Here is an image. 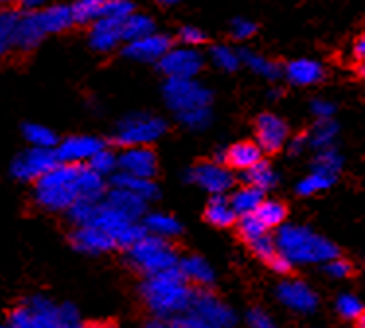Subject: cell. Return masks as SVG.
Here are the masks:
<instances>
[{
    "label": "cell",
    "instance_id": "obj_58",
    "mask_svg": "<svg viewBox=\"0 0 365 328\" xmlns=\"http://www.w3.org/2000/svg\"><path fill=\"white\" fill-rule=\"evenodd\" d=\"M158 4H163V6H174V4H178L180 0H157Z\"/></svg>",
    "mask_w": 365,
    "mask_h": 328
},
{
    "label": "cell",
    "instance_id": "obj_19",
    "mask_svg": "<svg viewBox=\"0 0 365 328\" xmlns=\"http://www.w3.org/2000/svg\"><path fill=\"white\" fill-rule=\"evenodd\" d=\"M123 41L121 38V22L108 16H100L92 22L88 43L98 53H110Z\"/></svg>",
    "mask_w": 365,
    "mask_h": 328
},
{
    "label": "cell",
    "instance_id": "obj_12",
    "mask_svg": "<svg viewBox=\"0 0 365 328\" xmlns=\"http://www.w3.org/2000/svg\"><path fill=\"white\" fill-rule=\"evenodd\" d=\"M158 68L168 78H192L203 68V55L195 47H178L168 49L158 59Z\"/></svg>",
    "mask_w": 365,
    "mask_h": 328
},
{
    "label": "cell",
    "instance_id": "obj_47",
    "mask_svg": "<svg viewBox=\"0 0 365 328\" xmlns=\"http://www.w3.org/2000/svg\"><path fill=\"white\" fill-rule=\"evenodd\" d=\"M133 4L129 0H106L104 4V14L108 18H113V20H120L123 22L127 16L133 12Z\"/></svg>",
    "mask_w": 365,
    "mask_h": 328
},
{
    "label": "cell",
    "instance_id": "obj_24",
    "mask_svg": "<svg viewBox=\"0 0 365 328\" xmlns=\"http://www.w3.org/2000/svg\"><path fill=\"white\" fill-rule=\"evenodd\" d=\"M262 160V149L258 143L254 141H240L231 145L225 153L223 163H227L235 170H246L254 164Z\"/></svg>",
    "mask_w": 365,
    "mask_h": 328
},
{
    "label": "cell",
    "instance_id": "obj_56",
    "mask_svg": "<svg viewBox=\"0 0 365 328\" xmlns=\"http://www.w3.org/2000/svg\"><path fill=\"white\" fill-rule=\"evenodd\" d=\"M354 57L361 63L365 61V36H359L356 39V43H354Z\"/></svg>",
    "mask_w": 365,
    "mask_h": 328
},
{
    "label": "cell",
    "instance_id": "obj_59",
    "mask_svg": "<svg viewBox=\"0 0 365 328\" xmlns=\"http://www.w3.org/2000/svg\"><path fill=\"white\" fill-rule=\"evenodd\" d=\"M269 98H272V100H277V98H282V90H272V92H269Z\"/></svg>",
    "mask_w": 365,
    "mask_h": 328
},
{
    "label": "cell",
    "instance_id": "obj_7",
    "mask_svg": "<svg viewBox=\"0 0 365 328\" xmlns=\"http://www.w3.org/2000/svg\"><path fill=\"white\" fill-rule=\"evenodd\" d=\"M6 322L14 328H59V305L45 295H34L14 307Z\"/></svg>",
    "mask_w": 365,
    "mask_h": 328
},
{
    "label": "cell",
    "instance_id": "obj_2",
    "mask_svg": "<svg viewBox=\"0 0 365 328\" xmlns=\"http://www.w3.org/2000/svg\"><path fill=\"white\" fill-rule=\"evenodd\" d=\"M274 239L277 252L284 254L293 264H324L338 256L334 242L301 225H279Z\"/></svg>",
    "mask_w": 365,
    "mask_h": 328
},
{
    "label": "cell",
    "instance_id": "obj_55",
    "mask_svg": "<svg viewBox=\"0 0 365 328\" xmlns=\"http://www.w3.org/2000/svg\"><path fill=\"white\" fill-rule=\"evenodd\" d=\"M307 145H309V135H295L293 139L287 141V149L291 155H299V153H303Z\"/></svg>",
    "mask_w": 365,
    "mask_h": 328
},
{
    "label": "cell",
    "instance_id": "obj_37",
    "mask_svg": "<svg viewBox=\"0 0 365 328\" xmlns=\"http://www.w3.org/2000/svg\"><path fill=\"white\" fill-rule=\"evenodd\" d=\"M336 182V176H330V174H324V172L313 170L307 178H303L297 184V194L299 195H314L319 194V192H324L328 188L332 186Z\"/></svg>",
    "mask_w": 365,
    "mask_h": 328
},
{
    "label": "cell",
    "instance_id": "obj_46",
    "mask_svg": "<svg viewBox=\"0 0 365 328\" xmlns=\"http://www.w3.org/2000/svg\"><path fill=\"white\" fill-rule=\"evenodd\" d=\"M248 245H250V248H252V252L264 262H269L277 254L276 239H274V237H269L268 232L260 235L258 239L250 240Z\"/></svg>",
    "mask_w": 365,
    "mask_h": 328
},
{
    "label": "cell",
    "instance_id": "obj_61",
    "mask_svg": "<svg viewBox=\"0 0 365 328\" xmlns=\"http://www.w3.org/2000/svg\"><path fill=\"white\" fill-rule=\"evenodd\" d=\"M359 75L365 78V61H361V63H359Z\"/></svg>",
    "mask_w": 365,
    "mask_h": 328
},
{
    "label": "cell",
    "instance_id": "obj_39",
    "mask_svg": "<svg viewBox=\"0 0 365 328\" xmlns=\"http://www.w3.org/2000/svg\"><path fill=\"white\" fill-rule=\"evenodd\" d=\"M211 63L217 68H221L225 73H232L240 67V55L239 51L231 49L229 45H215L211 51H209Z\"/></svg>",
    "mask_w": 365,
    "mask_h": 328
},
{
    "label": "cell",
    "instance_id": "obj_20",
    "mask_svg": "<svg viewBox=\"0 0 365 328\" xmlns=\"http://www.w3.org/2000/svg\"><path fill=\"white\" fill-rule=\"evenodd\" d=\"M45 36V30L39 24L38 12H26L24 16H18L14 26V36H12V47L20 51H34Z\"/></svg>",
    "mask_w": 365,
    "mask_h": 328
},
{
    "label": "cell",
    "instance_id": "obj_18",
    "mask_svg": "<svg viewBox=\"0 0 365 328\" xmlns=\"http://www.w3.org/2000/svg\"><path fill=\"white\" fill-rule=\"evenodd\" d=\"M170 49V39L166 36H160L157 31H153L149 36L135 41H127L125 57L139 63H158L164 53Z\"/></svg>",
    "mask_w": 365,
    "mask_h": 328
},
{
    "label": "cell",
    "instance_id": "obj_35",
    "mask_svg": "<svg viewBox=\"0 0 365 328\" xmlns=\"http://www.w3.org/2000/svg\"><path fill=\"white\" fill-rule=\"evenodd\" d=\"M22 135L31 147H43V149H55L57 145V135L53 129L41 123H26L22 127Z\"/></svg>",
    "mask_w": 365,
    "mask_h": 328
},
{
    "label": "cell",
    "instance_id": "obj_62",
    "mask_svg": "<svg viewBox=\"0 0 365 328\" xmlns=\"http://www.w3.org/2000/svg\"><path fill=\"white\" fill-rule=\"evenodd\" d=\"M359 327L365 328V309H364V313L359 314Z\"/></svg>",
    "mask_w": 365,
    "mask_h": 328
},
{
    "label": "cell",
    "instance_id": "obj_43",
    "mask_svg": "<svg viewBox=\"0 0 365 328\" xmlns=\"http://www.w3.org/2000/svg\"><path fill=\"white\" fill-rule=\"evenodd\" d=\"M336 311L346 321H356L359 319V314L364 313V301L356 297L354 293H342L336 299Z\"/></svg>",
    "mask_w": 365,
    "mask_h": 328
},
{
    "label": "cell",
    "instance_id": "obj_13",
    "mask_svg": "<svg viewBox=\"0 0 365 328\" xmlns=\"http://www.w3.org/2000/svg\"><path fill=\"white\" fill-rule=\"evenodd\" d=\"M276 295L279 303L297 314H311L319 307V297L305 282L299 280H287L277 285Z\"/></svg>",
    "mask_w": 365,
    "mask_h": 328
},
{
    "label": "cell",
    "instance_id": "obj_30",
    "mask_svg": "<svg viewBox=\"0 0 365 328\" xmlns=\"http://www.w3.org/2000/svg\"><path fill=\"white\" fill-rule=\"evenodd\" d=\"M242 178H245L246 184L260 188V190H264V192L277 184L276 170H274V168H272V164L266 163V160H258L254 166L242 170Z\"/></svg>",
    "mask_w": 365,
    "mask_h": 328
},
{
    "label": "cell",
    "instance_id": "obj_14",
    "mask_svg": "<svg viewBox=\"0 0 365 328\" xmlns=\"http://www.w3.org/2000/svg\"><path fill=\"white\" fill-rule=\"evenodd\" d=\"M289 139V127L276 113H260L256 120V143L262 153H277Z\"/></svg>",
    "mask_w": 365,
    "mask_h": 328
},
{
    "label": "cell",
    "instance_id": "obj_8",
    "mask_svg": "<svg viewBox=\"0 0 365 328\" xmlns=\"http://www.w3.org/2000/svg\"><path fill=\"white\" fill-rule=\"evenodd\" d=\"M164 102L170 108L172 112L182 113L187 110H195V108H203V106L211 104L213 94L211 90L205 88L202 82L192 78H168L163 88Z\"/></svg>",
    "mask_w": 365,
    "mask_h": 328
},
{
    "label": "cell",
    "instance_id": "obj_4",
    "mask_svg": "<svg viewBox=\"0 0 365 328\" xmlns=\"http://www.w3.org/2000/svg\"><path fill=\"white\" fill-rule=\"evenodd\" d=\"M174 327L184 328H229L237 324V314L231 307L209 291H192L190 305L184 313L172 319Z\"/></svg>",
    "mask_w": 365,
    "mask_h": 328
},
{
    "label": "cell",
    "instance_id": "obj_6",
    "mask_svg": "<svg viewBox=\"0 0 365 328\" xmlns=\"http://www.w3.org/2000/svg\"><path fill=\"white\" fill-rule=\"evenodd\" d=\"M166 121L153 113H129L115 127L113 141L120 147H143V145H153L166 133Z\"/></svg>",
    "mask_w": 365,
    "mask_h": 328
},
{
    "label": "cell",
    "instance_id": "obj_25",
    "mask_svg": "<svg viewBox=\"0 0 365 328\" xmlns=\"http://www.w3.org/2000/svg\"><path fill=\"white\" fill-rule=\"evenodd\" d=\"M112 184L141 195L143 200H147V202H153V200L158 198V186L153 182V178H141V176H133V174L120 170L112 174Z\"/></svg>",
    "mask_w": 365,
    "mask_h": 328
},
{
    "label": "cell",
    "instance_id": "obj_41",
    "mask_svg": "<svg viewBox=\"0 0 365 328\" xmlns=\"http://www.w3.org/2000/svg\"><path fill=\"white\" fill-rule=\"evenodd\" d=\"M88 166L92 170H96L98 174H102V176H110V174L118 170V155L113 150L102 147L92 155V158L88 160Z\"/></svg>",
    "mask_w": 365,
    "mask_h": 328
},
{
    "label": "cell",
    "instance_id": "obj_48",
    "mask_svg": "<svg viewBox=\"0 0 365 328\" xmlns=\"http://www.w3.org/2000/svg\"><path fill=\"white\" fill-rule=\"evenodd\" d=\"M81 324V313L75 305H71V303L59 305V328H76Z\"/></svg>",
    "mask_w": 365,
    "mask_h": 328
},
{
    "label": "cell",
    "instance_id": "obj_36",
    "mask_svg": "<svg viewBox=\"0 0 365 328\" xmlns=\"http://www.w3.org/2000/svg\"><path fill=\"white\" fill-rule=\"evenodd\" d=\"M100 205V202L96 200H90V198H76L75 202L71 203L67 209L68 221L78 225H88L92 223V219L96 215V209Z\"/></svg>",
    "mask_w": 365,
    "mask_h": 328
},
{
    "label": "cell",
    "instance_id": "obj_3",
    "mask_svg": "<svg viewBox=\"0 0 365 328\" xmlns=\"http://www.w3.org/2000/svg\"><path fill=\"white\" fill-rule=\"evenodd\" d=\"M78 172L81 164H55L51 170L34 182L36 203L51 213L67 211L68 205L78 198Z\"/></svg>",
    "mask_w": 365,
    "mask_h": 328
},
{
    "label": "cell",
    "instance_id": "obj_38",
    "mask_svg": "<svg viewBox=\"0 0 365 328\" xmlns=\"http://www.w3.org/2000/svg\"><path fill=\"white\" fill-rule=\"evenodd\" d=\"M106 0H75L73 4V16H75V24H92L104 14Z\"/></svg>",
    "mask_w": 365,
    "mask_h": 328
},
{
    "label": "cell",
    "instance_id": "obj_23",
    "mask_svg": "<svg viewBox=\"0 0 365 328\" xmlns=\"http://www.w3.org/2000/svg\"><path fill=\"white\" fill-rule=\"evenodd\" d=\"M38 18L45 34H61L71 26H75L73 8L68 4H53L49 8L38 10Z\"/></svg>",
    "mask_w": 365,
    "mask_h": 328
},
{
    "label": "cell",
    "instance_id": "obj_33",
    "mask_svg": "<svg viewBox=\"0 0 365 328\" xmlns=\"http://www.w3.org/2000/svg\"><path fill=\"white\" fill-rule=\"evenodd\" d=\"M336 137H338V123L336 121H332L330 118L317 120L314 127L311 129V135H309V145L317 150L334 147Z\"/></svg>",
    "mask_w": 365,
    "mask_h": 328
},
{
    "label": "cell",
    "instance_id": "obj_42",
    "mask_svg": "<svg viewBox=\"0 0 365 328\" xmlns=\"http://www.w3.org/2000/svg\"><path fill=\"white\" fill-rule=\"evenodd\" d=\"M176 118L187 129L202 131V129L209 127V123H211V110H209V106H203V108H195V110H187V112L178 113Z\"/></svg>",
    "mask_w": 365,
    "mask_h": 328
},
{
    "label": "cell",
    "instance_id": "obj_5",
    "mask_svg": "<svg viewBox=\"0 0 365 328\" xmlns=\"http://www.w3.org/2000/svg\"><path fill=\"white\" fill-rule=\"evenodd\" d=\"M127 260L143 276H153L178 266V254L166 239L147 232L143 239L127 248Z\"/></svg>",
    "mask_w": 365,
    "mask_h": 328
},
{
    "label": "cell",
    "instance_id": "obj_49",
    "mask_svg": "<svg viewBox=\"0 0 365 328\" xmlns=\"http://www.w3.org/2000/svg\"><path fill=\"white\" fill-rule=\"evenodd\" d=\"M178 39L187 47H197L205 41V31L195 28V26H184L182 30L178 31Z\"/></svg>",
    "mask_w": 365,
    "mask_h": 328
},
{
    "label": "cell",
    "instance_id": "obj_16",
    "mask_svg": "<svg viewBox=\"0 0 365 328\" xmlns=\"http://www.w3.org/2000/svg\"><path fill=\"white\" fill-rule=\"evenodd\" d=\"M118 168L141 178H155L158 172V160L155 150L149 145L143 147H125L118 157Z\"/></svg>",
    "mask_w": 365,
    "mask_h": 328
},
{
    "label": "cell",
    "instance_id": "obj_44",
    "mask_svg": "<svg viewBox=\"0 0 365 328\" xmlns=\"http://www.w3.org/2000/svg\"><path fill=\"white\" fill-rule=\"evenodd\" d=\"M16 12L10 10H0V57L6 55V51L12 47V36H14V26L18 20Z\"/></svg>",
    "mask_w": 365,
    "mask_h": 328
},
{
    "label": "cell",
    "instance_id": "obj_53",
    "mask_svg": "<svg viewBox=\"0 0 365 328\" xmlns=\"http://www.w3.org/2000/svg\"><path fill=\"white\" fill-rule=\"evenodd\" d=\"M311 112L317 120H327V118H332L336 112V106L328 100H322V98H317L311 102Z\"/></svg>",
    "mask_w": 365,
    "mask_h": 328
},
{
    "label": "cell",
    "instance_id": "obj_52",
    "mask_svg": "<svg viewBox=\"0 0 365 328\" xmlns=\"http://www.w3.org/2000/svg\"><path fill=\"white\" fill-rule=\"evenodd\" d=\"M246 322L252 328H272L274 327V321L264 309H250L248 314H246Z\"/></svg>",
    "mask_w": 365,
    "mask_h": 328
},
{
    "label": "cell",
    "instance_id": "obj_11",
    "mask_svg": "<svg viewBox=\"0 0 365 328\" xmlns=\"http://www.w3.org/2000/svg\"><path fill=\"white\" fill-rule=\"evenodd\" d=\"M187 182H192L203 192L211 195L227 194L235 184L231 168H227L225 163H200L194 168H190L186 174Z\"/></svg>",
    "mask_w": 365,
    "mask_h": 328
},
{
    "label": "cell",
    "instance_id": "obj_1",
    "mask_svg": "<svg viewBox=\"0 0 365 328\" xmlns=\"http://www.w3.org/2000/svg\"><path fill=\"white\" fill-rule=\"evenodd\" d=\"M141 295L149 311L157 319L172 321L176 314L184 313L192 299V289L182 276L178 266L164 270L147 280L141 285Z\"/></svg>",
    "mask_w": 365,
    "mask_h": 328
},
{
    "label": "cell",
    "instance_id": "obj_50",
    "mask_svg": "<svg viewBox=\"0 0 365 328\" xmlns=\"http://www.w3.org/2000/svg\"><path fill=\"white\" fill-rule=\"evenodd\" d=\"M324 270H327V274L330 277H334V280H344V277H348L351 274V266L350 262L342 260V258H332V260L324 262Z\"/></svg>",
    "mask_w": 365,
    "mask_h": 328
},
{
    "label": "cell",
    "instance_id": "obj_60",
    "mask_svg": "<svg viewBox=\"0 0 365 328\" xmlns=\"http://www.w3.org/2000/svg\"><path fill=\"white\" fill-rule=\"evenodd\" d=\"M14 2H18V0H0V6H10Z\"/></svg>",
    "mask_w": 365,
    "mask_h": 328
},
{
    "label": "cell",
    "instance_id": "obj_26",
    "mask_svg": "<svg viewBox=\"0 0 365 328\" xmlns=\"http://www.w3.org/2000/svg\"><path fill=\"white\" fill-rule=\"evenodd\" d=\"M178 270L186 282H192L195 285H211L215 282V272L209 266L207 262L203 260L202 256H187L178 260Z\"/></svg>",
    "mask_w": 365,
    "mask_h": 328
},
{
    "label": "cell",
    "instance_id": "obj_40",
    "mask_svg": "<svg viewBox=\"0 0 365 328\" xmlns=\"http://www.w3.org/2000/svg\"><path fill=\"white\" fill-rule=\"evenodd\" d=\"M342 155L334 147H327V149L319 150V155L314 158L313 170L324 172V174H330V176H338V172L342 170Z\"/></svg>",
    "mask_w": 365,
    "mask_h": 328
},
{
    "label": "cell",
    "instance_id": "obj_17",
    "mask_svg": "<svg viewBox=\"0 0 365 328\" xmlns=\"http://www.w3.org/2000/svg\"><path fill=\"white\" fill-rule=\"evenodd\" d=\"M71 245L75 250H78L81 254H88V256L104 254L112 250L113 246H118L108 232L92 223L78 225L71 235Z\"/></svg>",
    "mask_w": 365,
    "mask_h": 328
},
{
    "label": "cell",
    "instance_id": "obj_21",
    "mask_svg": "<svg viewBox=\"0 0 365 328\" xmlns=\"http://www.w3.org/2000/svg\"><path fill=\"white\" fill-rule=\"evenodd\" d=\"M104 203H108L110 207L120 211V213L133 219V221L145 215V211H147V200H143L141 195L118 186H113L112 192H108L104 195Z\"/></svg>",
    "mask_w": 365,
    "mask_h": 328
},
{
    "label": "cell",
    "instance_id": "obj_29",
    "mask_svg": "<svg viewBox=\"0 0 365 328\" xmlns=\"http://www.w3.org/2000/svg\"><path fill=\"white\" fill-rule=\"evenodd\" d=\"M155 31V22L153 18L147 14H137L131 12L127 16L125 20L121 22V38L123 41H135V39H141L145 36H149Z\"/></svg>",
    "mask_w": 365,
    "mask_h": 328
},
{
    "label": "cell",
    "instance_id": "obj_45",
    "mask_svg": "<svg viewBox=\"0 0 365 328\" xmlns=\"http://www.w3.org/2000/svg\"><path fill=\"white\" fill-rule=\"evenodd\" d=\"M237 229H239V235L246 242L258 239L260 235L268 232V229L260 223V219L256 217V213H246V215H240L239 223H237Z\"/></svg>",
    "mask_w": 365,
    "mask_h": 328
},
{
    "label": "cell",
    "instance_id": "obj_57",
    "mask_svg": "<svg viewBox=\"0 0 365 328\" xmlns=\"http://www.w3.org/2000/svg\"><path fill=\"white\" fill-rule=\"evenodd\" d=\"M22 8L26 12H38L39 8H43L45 0H20Z\"/></svg>",
    "mask_w": 365,
    "mask_h": 328
},
{
    "label": "cell",
    "instance_id": "obj_15",
    "mask_svg": "<svg viewBox=\"0 0 365 328\" xmlns=\"http://www.w3.org/2000/svg\"><path fill=\"white\" fill-rule=\"evenodd\" d=\"M102 147H104V141L94 135H73L55 145V155L59 158V163L84 164Z\"/></svg>",
    "mask_w": 365,
    "mask_h": 328
},
{
    "label": "cell",
    "instance_id": "obj_51",
    "mask_svg": "<svg viewBox=\"0 0 365 328\" xmlns=\"http://www.w3.org/2000/svg\"><path fill=\"white\" fill-rule=\"evenodd\" d=\"M231 34L235 39H250L256 34V24L246 18H237L231 24Z\"/></svg>",
    "mask_w": 365,
    "mask_h": 328
},
{
    "label": "cell",
    "instance_id": "obj_27",
    "mask_svg": "<svg viewBox=\"0 0 365 328\" xmlns=\"http://www.w3.org/2000/svg\"><path fill=\"white\" fill-rule=\"evenodd\" d=\"M237 211L232 209L231 200L225 194H217L209 200L207 207H205V219L213 227L225 229V227H231L237 223Z\"/></svg>",
    "mask_w": 365,
    "mask_h": 328
},
{
    "label": "cell",
    "instance_id": "obj_22",
    "mask_svg": "<svg viewBox=\"0 0 365 328\" xmlns=\"http://www.w3.org/2000/svg\"><path fill=\"white\" fill-rule=\"evenodd\" d=\"M285 76L291 84L297 86H311L317 84L324 78V68L321 63H317L313 59H297L291 61L287 68H285Z\"/></svg>",
    "mask_w": 365,
    "mask_h": 328
},
{
    "label": "cell",
    "instance_id": "obj_10",
    "mask_svg": "<svg viewBox=\"0 0 365 328\" xmlns=\"http://www.w3.org/2000/svg\"><path fill=\"white\" fill-rule=\"evenodd\" d=\"M55 164H59V158L55 155V149H43V147H31L22 150L10 164V174L18 182H36L43 174L51 170Z\"/></svg>",
    "mask_w": 365,
    "mask_h": 328
},
{
    "label": "cell",
    "instance_id": "obj_34",
    "mask_svg": "<svg viewBox=\"0 0 365 328\" xmlns=\"http://www.w3.org/2000/svg\"><path fill=\"white\" fill-rule=\"evenodd\" d=\"M254 213L266 229H276L279 225H284L285 217H287V207L277 200H264Z\"/></svg>",
    "mask_w": 365,
    "mask_h": 328
},
{
    "label": "cell",
    "instance_id": "obj_32",
    "mask_svg": "<svg viewBox=\"0 0 365 328\" xmlns=\"http://www.w3.org/2000/svg\"><path fill=\"white\" fill-rule=\"evenodd\" d=\"M145 229L150 235H157L163 239H172L182 232V225L178 223V219H174L168 213H150L145 219Z\"/></svg>",
    "mask_w": 365,
    "mask_h": 328
},
{
    "label": "cell",
    "instance_id": "obj_9",
    "mask_svg": "<svg viewBox=\"0 0 365 328\" xmlns=\"http://www.w3.org/2000/svg\"><path fill=\"white\" fill-rule=\"evenodd\" d=\"M92 225H96L102 231L108 232L115 240V245L123 246V248H129V246L135 245L137 240L147 235L145 225H139L137 221L129 219L120 211H115L104 202H100V205H98Z\"/></svg>",
    "mask_w": 365,
    "mask_h": 328
},
{
    "label": "cell",
    "instance_id": "obj_28",
    "mask_svg": "<svg viewBox=\"0 0 365 328\" xmlns=\"http://www.w3.org/2000/svg\"><path fill=\"white\" fill-rule=\"evenodd\" d=\"M229 200H231L232 209L237 211L239 217L246 215V213H254L258 205L264 202V190L246 184V186L235 190Z\"/></svg>",
    "mask_w": 365,
    "mask_h": 328
},
{
    "label": "cell",
    "instance_id": "obj_31",
    "mask_svg": "<svg viewBox=\"0 0 365 328\" xmlns=\"http://www.w3.org/2000/svg\"><path fill=\"white\" fill-rule=\"evenodd\" d=\"M239 55H240V63L246 65V67L250 68L252 73H256V75L264 76V78H269V81H274V78H277V76L282 75V68H279V65L274 63V61L266 59L264 55L248 51V49H242Z\"/></svg>",
    "mask_w": 365,
    "mask_h": 328
},
{
    "label": "cell",
    "instance_id": "obj_54",
    "mask_svg": "<svg viewBox=\"0 0 365 328\" xmlns=\"http://www.w3.org/2000/svg\"><path fill=\"white\" fill-rule=\"evenodd\" d=\"M269 266H272V270H274L276 274H289L291 268H293V262H291L289 258H285L282 252H277L276 256L269 260Z\"/></svg>",
    "mask_w": 365,
    "mask_h": 328
}]
</instances>
